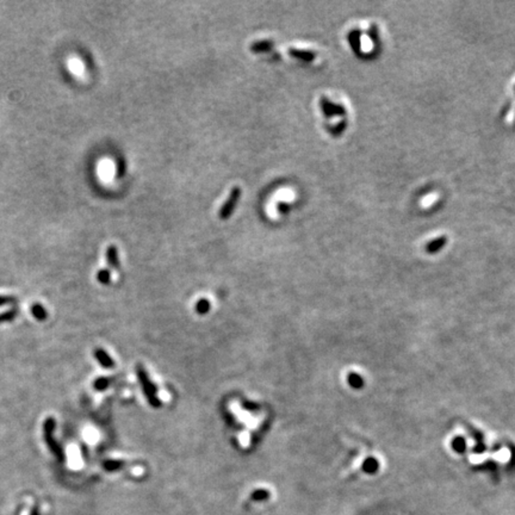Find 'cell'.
I'll return each instance as SVG.
<instances>
[{
	"label": "cell",
	"instance_id": "6da1fadb",
	"mask_svg": "<svg viewBox=\"0 0 515 515\" xmlns=\"http://www.w3.org/2000/svg\"><path fill=\"white\" fill-rule=\"evenodd\" d=\"M241 193H242V191H241L240 186H235L231 189L227 200H225L224 204L221 206V209H219V211H218L219 218L228 219L231 215H233V212H234L235 208H236L238 200H240V198H241Z\"/></svg>",
	"mask_w": 515,
	"mask_h": 515
},
{
	"label": "cell",
	"instance_id": "7a4b0ae2",
	"mask_svg": "<svg viewBox=\"0 0 515 515\" xmlns=\"http://www.w3.org/2000/svg\"><path fill=\"white\" fill-rule=\"evenodd\" d=\"M55 429V420L53 418H47L46 421H44L43 425V432H44V439H46V443L49 446L50 451L55 454V456L59 458V459H62L63 453L60 445L54 440L53 438V432Z\"/></svg>",
	"mask_w": 515,
	"mask_h": 515
},
{
	"label": "cell",
	"instance_id": "3957f363",
	"mask_svg": "<svg viewBox=\"0 0 515 515\" xmlns=\"http://www.w3.org/2000/svg\"><path fill=\"white\" fill-rule=\"evenodd\" d=\"M320 106L324 116L328 117V118L333 116H343L346 113L345 106H342L341 104H334L326 97L321 98Z\"/></svg>",
	"mask_w": 515,
	"mask_h": 515
},
{
	"label": "cell",
	"instance_id": "277c9868",
	"mask_svg": "<svg viewBox=\"0 0 515 515\" xmlns=\"http://www.w3.org/2000/svg\"><path fill=\"white\" fill-rule=\"evenodd\" d=\"M289 55L294 57V59L301 60V61H304V62H311L316 59V54H315L314 52H310V50L296 49V48H291V49H289Z\"/></svg>",
	"mask_w": 515,
	"mask_h": 515
},
{
	"label": "cell",
	"instance_id": "5b68a950",
	"mask_svg": "<svg viewBox=\"0 0 515 515\" xmlns=\"http://www.w3.org/2000/svg\"><path fill=\"white\" fill-rule=\"evenodd\" d=\"M446 242H447V238L445 236L434 238L433 241H431V242H428L427 244H426V252L429 254L437 253L445 246V244H446Z\"/></svg>",
	"mask_w": 515,
	"mask_h": 515
},
{
	"label": "cell",
	"instance_id": "8992f818",
	"mask_svg": "<svg viewBox=\"0 0 515 515\" xmlns=\"http://www.w3.org/2000/svg\"><path fill=\"white\" fill-rule=\"evenodd\" d=\"M275 43L272 41H259V42H254L252 46H250V50L255 54L260 53H266L270 52L272 49Z\"/></svg>",
	"mask_w": 515,
	"mask_h": 515
},
{
	"label": "cell",
	"instance_id": "52a82bcc",
	"mask_svg": "<svg viewBox=\"0 0 515 515\" xmlns=\"http://www.w3.org/2000/svg\"><path fill=\"white\" fill-rule=\"evenodd\" d=\"M348 42L351 44L352 49L354 52H359L360 50V43H361V34L360 31L358 30H352L351 33L348 34Z\"/></svg>",
	"mask_w": 515,
	"mask_h": 515
},
{
	"label": "cell",
	"instance_id": "ba28073f",
	"mask_svg": "<svg viewBox=\"0 0 515 515\" xmlns=\"http://www.w3.org/2000/svg\"><path fill=\"white\" fill-rule=\"evenodd\" d=\"M378 469H379V464H378L377 459H374L373 457H368L367 459H365L364 464H362V470L366 473H376Z\"/></svg>",
	"mask_w": 515,
	"mask_h": 515
},
{
	"label": "cell",
	"instance_id": "9c48e42d",
	"mask_svg": "<svg viewBox=\"0 0 515 515\" xmlns=\"http://www.w3.org/2000/svg\"><path fill=\"white\" fill-rule=\"evenodd\" d=\"M348 384L354 389H361L364 387V378H362L360 374L354 373V372H351L348 374Z\"/></svg>",
	"mask_w": 515,
	"mask_h": 515
},
{
	"label": "cell",
	"instance_id": "30bf717a",
	"mask_svg": "<svg viewBox=\"0 0 515 515\" xmlns=\"http://www.w3.org/2000/svg\"><path fill=\"white\" fill-rule=\"evenodd\" d=\"M106 256H107V263H109L111 266L118 267V254H117L116 247L110 246L109 248H107Z\"/></svg>",
	"mask_w": 515,
	"mask_h": 515
},
{
	"label": "cell",
	"instance_id": "8fae6325",
	"mask_svg": "<svg viewBox=\"0 0 515 515\" xmlns=\"http://www.w3.org/2000/svg\"><path fill=\"white\" fill-rule=\"evenodd\" d=\"M31 313H33L34 317L38 321H44L47 319V311L41 304L35 303L31 308Z\"/></svg>",
	"mask_w": 515,
	"mask_h": 515
},
{
	"label": "cell",
	"instance_id": "7c38bea8",
	"mask_svg": "<svg viewBox=\"0 0 515 515\" xmlns=\"http://www.w3.org/2000/svg\"><path fill=\"white\" fill-rule=\"evenodd\" d=\"M472 434H473V437H475V440L477 443L475 448H473V452H477V453L484 452V451L486 450V446L484 445V441H483L482 434L477 431H472Z\"/></svg>",
	"mask_w": 515,
	"mask_h": 515
},
{
	"label": "cell",
	"instance_id": "4fadbf2b",
	"mask_svg": "<svg viewBox=\"0 0 515 515\" xmlns=\"http://www.w3.org/2000/svg\"><path fill=\"white\" fill-rule=\"evenodd\" d=\"M452 447L453 450L458 453H464L466 450V441L463 437H457L453 439L452 441Z\"/></svg>",
	"mask_w": 515,
	"mask_h": 515
},
{
	"label": "cell",
	"instance_id": "5bb4252c",
	"mask_svg": "<svg viewBox=\"0 0 515 515\" xmlns=\"http://www.w3.org/2000/svg\"><path fill=\"white\" fill-rule=\"evenodd\" d=\"M16 315H17V310H16V309L5 311V313L0 314V323H2V322H8V321L14 320L15 317H16Z\"/></svg>",
	"mask_w": 515,
	"mask_h": 515
},
{
	"label": "cell",
	"instance_id": "9a60e30c",
	"mask_svg": "<svg viewBox=\"0 0 515 515\" xmlns=\"http://www.w3.org/2000/svg\"><path fill=\"white\" fill-rule=\"evenodd\" d=\"M95 357L98 358V360L101 362V365L104 366H110V359L107 358V355L105 354L103 351H95Z\"/></svg>",
	"mask_w": 515,
	"mask_h": 515
},
{
	"label": "cell",
	"instance_id": "2e32d148",
	"mask_svg": "<svg viewBox=\"0 0 515 515\" xmlns=\"http://www.w3.org/2000/svg\"><path fill=\"white\" fill-rule=\"evenodd\" d=\"M109 277H110L109 271H105V270H103V271H100L99 273H98V279H99L101 283L109 282Z\"/></svg>",
	"mask_w": 515,
	"mask_h": 515
},
{
	"label": "cell",
	"instance_id": "e0dca14e",
	"mask_svg": "<svg viewBox=\"0 0 515 515\" xmlns=\"http://www.w3.org/2000/svg\"><path fill=\"white\" fill-rule=\"evenodd\" d=\"M12 302H15V298L8 297V296H0V307H2V305L12 303Z\"/></svg>",
	"mask_w": 515,
	"mask_h": 515
},
{
	"label": "cell",
	"instance_id": "ac0fdd59",
	"mask_svg": "<svg viewBox=\"0 0 515 515\" xmlns=\"http://www.w3.org/2000/svg\"><path fill=\"white\" fill-rule=\"evenodd\" d=\"M345 128H346V122H341L338 126H335V128L333 129V134H340Z\"/></svg>",
	"mask_w": 515,
	"mask_h": 515
},
{
	"label": "cell",
	"instance_id": "d6986e66",
	"mask_svg": "<svg viewBox=\"0 0 515 515\" xmlns=\"http://www.w3.org/2000/svg\"><path fill=\"white\" fill-rule=\"evenodd\" d=\"M368 34H370V36H371L372 38H373V41H376V40H377L378 35H377V28H376V25H372V27L370 28V33H368ZM372 38H371V40H372Z\"/></svg>",
	"mask_w": 515,
	"mask_h": 515
}]
</instances>
